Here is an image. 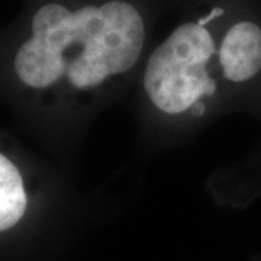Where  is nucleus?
Masks as SVG:
<instances>
[{
  "mask_svg": "<svg viewBox=\"0 0 261 261\" xmlns=\"http://www.w3.org/2000/svg\"><path fill=\"white\" fill-rule=\"evenodd\" d=\"M143 71L149 106L168 119H202L226 90L261 82V0H185Z\"/></svg>",
  "mask_w": 261,
  "mask_h": 261,
  "instance_id": "f257e3e1",
  "label": "nucleus"
},
{
  "mask_svg": "<svg viewBox=\"0 0 261 261\" xmlns=\"http://www.w3.org/2000/svg\"><path fill=\"white\" fill-rule=\"evenodd\" d=\"M28 208V194L17 166L0 153V232L14 227Z\"/></svg>",
  "mask_w": 261,
  "mask_h": 261,
  "instance_id": "f03ea898",
  "label": "nucleus"
}]
</instances>
